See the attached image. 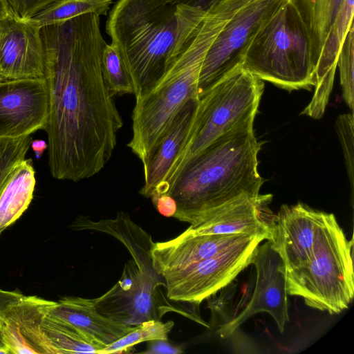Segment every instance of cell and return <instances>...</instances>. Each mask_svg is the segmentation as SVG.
I'll return each instance as SVG.
<instances>
[{
	"label": "cell",
	"instance_id": "1",
	"mask_svg": "<svg viewBox=\"0 0 354 354\" xmlns=\"http://www.w3.org/2000/svg\"><path fill=\"white\" fill-rule=\"evenodd\" d=\"M48 89L51 176L73 182L98 174L111 158L123 121L102 71L100 16L84 14L41 28Z\"/></svg>",
	"mask_w": 354,
	"mask_h": 354
},
{
	"label": "cell",
	"instance_id": "2",
	"mask_svg": "<svg viewBox=\"0 0 354 354\" xmlns=\"http://www.w3.org/2000/svg\"><path fill=\"white\" fill-rule=\"evenodd\" d=\"M224 0H118L106 31L131 75L136 98L162 77L207 13Z\"/></svg>",
	"mask_w": 354,
	"mask_h": 354
},
{
	"label": "cell",
	"instance_id": "3",
	"mask_svg": "<svg viewBox=\"0 0 354 354\" xmlns=\"http://www.w3.org/2000/svg\"><path fill=\"white\" fill-rule=\"evenodd\" d=\"M254 118L217 138L184 167L162 194L175 203L173 217L192 225L231 201L260 194L265 180L258 171L261 144L254 135Z\"/></svg>",
	"mask_w": 354,
	"mask_h": 354
},
{
	"label": "cell",
	"instance_id": "4",
	"mask_svg": "<svg viewBox=\"0 0 354 354\" xmlns=\"http://www.w3.org/2000/svg\"><path fill=\"white\" fill-rule=\"evenodd\" d=\"M243 5L224 0L211 10L185 44L165 74L147 93L136 98L132 138L127 146L144 167L185 103L199 97L198 82L205 55L216 35Z\"/></svg>",
	"mask_w": 354,
	"mask_h": 354
},
{
	"label": "cell",
	"instance_id": "5",
	"mask_svg": "<svg viewBox=\"0 0 354 354\" xmlns=\"http://www.w3.org/2000/svg\"><path fill=\"white\" fill-rule=\"evenodd\" d=\"M263 90V81L242 63L200 95L184 145L153 194H166L192 158L243 121L255 118Z\"/></svg>",
	"mask_w": 354,
	"mask_h": 354
},
{
	"label": "cell",
	"instance_id": "6",
	"mask_svg": "<svg viewBox=\"0 0 354 354\" xmlns=\"http://www.w3.org/2000/svg\"><path fill=\"white\" fill-rule=\"evenodd\" d=\"M243 65L261 80L289 91L314 87L315 65L309 32L289 0L254 35Z\"/></svg>",
	"mask_w": 354,
	"mask_h": 354
},
{
	"label": "cell",
	"instance_id": "7",
	"mask_svg": "<svg viewBox=\"0 0 354 354\" xmlns=\"http://www.w3.org/2000/svg\"><path fill=\"white\" fill-rule=\"evenodd\" d=\"M352 246L333 216L308 261L286 270L288 295L330 315L348 308L354 295Z\"/></svg>",
	"mask_w": 354,
	"mask_h": 354
},
{
	"label": "cell",
	"instance_id": "8",
	"mask_svg": "<svg viewBox=\"0 0 354 354\" xmlns=\"http://www.w3.org/2000/svg\"><path fill=\"white\" fill-rule=\"evenodd\" d=\"M132 258L126 263L118 283L95 299L98 312L131 326L160 320L169 311L189 317L187 313L172 306L159 290L160 286L166 288V284L154 270L151 259L143 255Z\"/></svg>",
	"mask_w": 354,
	"mask_h": 354
},
{
	"label": "cell",
	"instance_id": "9",
	"mask_svg": "<svg viewBox=\"0 0 354 354\" xmlns=\"http://www.w3.org/2000/svg\"><path fill=\"white\" fill-rule=\"evenodd\" d=\"M263 240L264 236H251L210 258L163 274L167 299L200 304L250 265L254 249Z\"/></svg>",
	"mask_w": 354,
	"mask_h": 354
},
{
	"label": "cell",
	"instance_id": "10",
	"mask_svg": "<svg viewBox=\"0 0 354 354\" xmlns=\"http://www.w3.org/2000/svg\"><path fill=\"white\" fill-rule=\"evenodd\" d=\"M286 0H249L216 35L203 60L198 82V97L237 66L252 39Z\"/></svg>",
	"mask_w": 354,
	"mask_h": 354
},
{
	"label": "cell",
	"instance_id": "11",
	"mask_svg": "<svg viewBox=\"0 0 354 354\" xmlns=\"http://www.w3.org/2000/svg\"><path fill=\"white\" fill-rule=\"evenodd\" d=\"M250 264L256 268L253 295L245 308L218 330L222 337L230 336L247 319L259 313H268L281 333L289 322L286 266L270 241L259 244L253 252Z\"/></svg>",
	"mask_w": 354,
	"mask_h": 354
},
{
	"label": "cell",
	"instance_id": "12",
	"mask_svg": "<svg viewBox=\"0 0 354 354\" xmlns=\"http://www.w3.org/2000/svg\"><path fill=\"white\" fill-rule=\"evenodd\" d=\"M49 97L45 79L0 82V140L45 130Z\"/></svg>",
	"mask_w": 354,
	"mask_h": 354
},
{
	"label": "cell",
	"instance_id": "13",
	"mask_svg": "<svg viewBox=\"0 0 354 354\" xmlns=\"http://www.w3.org/2000/svg\"><path fill=\"white\" fill-rule=\"evenodd\" d=\"M333 216V214L314 209L302 203L281 207L269 241L283 259L286 270L308 261Z\"/></svg>",
	"mask_w": 354,
	"mask_h": 354
},
{
	"label": "cell",
	"instance_id": "14",
	"mask_svg": "<svg viewBox=\"0 0 354 354\" xmlns=\"http://www.w3.org/2000/svg\"><path fill=\"white\" fill-rule=\"evenodd\" d=\"M45 79L41 28L12 13L0 21V82Z\"/></svg>",
	"mask_w": 354,
	"mask_h": 354
},
{
	"label": "cell",
	"instance_id": "15",
	"mask_svg": "<svg viewBox=\"0 0 354 354\" xmlns=\"http://www.w3.org/2000/svg\"><path fill=\"white\" fill-rule=\"evenodd\" d=\"M53 304L23 295L0 310V341L10 354H56L42 327Z\"/></svg>",
	"mask_w": 354,
	"mask_h": 354
},
{
	"label": "cell",
	"instance_id": "16",
	"mask_svg": "<svg viewBox=\"0 0 354 354\" xmlns=\"http://www.w3.org/2000/svg\"><path fill=\"white\" fill-rule=\"evenodd\" d=\"M272 194L243 195L209 212L186 231L193 235L248 234L270 240L276 215L269 208Z\"/></svg>",
	"mask_w": 354,
	"mask_h": 354
},
{
	"label": "cell",
	"instance_id": "17",
	"mask_svg": "<svg viewBox=\"0 0 354 354\" xmlns=\"http://www.w3.org/2000/svg\"><path fill=\"white\" fill-rule=\"evenodd\" d=\"M253 235L257 234L193 235L185 230L173 239L154 243L151 250L152 266L161 277L168 272L210 258Z\"/></svg>",
	"mask_w": 354,
	"mask_h": 354
},
{
	"label": "cell",
	"instance_id": "18",
	"mask_svg": "<svg viewBox=\"0 0 354 354\" xmlns=\"http://www.w3.org/2000/svg\"><path fill=\"white\" fill-rule=\"evenodd\" d=\"M354 0H344L324 40L315 68V91L302 114L320 119L331 93L337 59L342 44L352 24Z\"/></svg>",
	"mask_w": 354,
	"mask_h": 354
},
{
	"label": "cell",
	"instance_id": "19",
	"mask_svg": "<svg viewBox=\"0 0 354 354\" xmlns=\"http://www.w3.org/2000/svg\"><path fill=\"white\" fill-rule=\"evenodd\" d=\"M48 314L77 328L105 347L139 326L101 314L96 308L95 299L65 297L54 301Z\"/></svg>",
	"mask_w": 354,
	"mask_h": 354
},
{
	"label": "cell",
	"instance_id": "20",
	"mask_svg": "<svg viewBox=\"0 0 354 354\" xmlns=\"http://www.w3.org/2000/svg\"><path fill=\"white\" fill-rule=\"evenodd\" d=\"M198 98L190 99L180 109L143 167L145 181L140 190L142 196L150 198L163 183L189 133Z\"/></svg>",
	"mask_w": 354,
	"mask_h": 354
},
{
	"label": "cell",
	"instance_id": "21",
	"mask_svg": "<svg viewBox=\"0 0 354 354\" xmlns=\"http://www.w3.org/2000/svg\"><path fill=\"white\" fill-rule=\"evenodd\" d=\"M35 186L32 159L25 158L16 167L0 194V234L28 207Z\"/></svg>",
	"mask_w": 354,
	"mask_h": 354
},
{
	"label": "cell",
	"instance_id": "22",
	"mask_svg": "<svg viewBox=\"0 0 354 354\" xmlns=\"http://www.w3.org/2000/svg\"><path fill=\"white\" fill-rule=\"evenodd\" d=\"M306 25L310 38L315 68L328 31L344 0H289Z\"/></svg>",
	"mask_w": 354,
	"mask_h": 354
},
{
	"label": "cell",
	"instance_id": "23",
	"mask_svg": "<svg viewBox=\"0 0 354 354\" xmlns=\"http://www.w3.org/2000/svg\"><path fill=\"white\" fill-rule=\"evenodd\" d=\"M42 327L56 354H99L105 347L77 328L48 314L43 320Z\"/></svg>",
	"mask_w": 354,
	"mask_h": 354
},
{
	"label": "cell",
	"instance_id": "24",
	"mask_svg": "<svg viewBox=\"0 0 354 354\" xmlns=\"http://www.w3.org/2000/svg\"><path fill=\"white\" fill-rule=\"evenodd\" d=\"M112 3L113 0H57L28 20L41 28L87 13L106 15Z\"/></svg>",
	"mask_w": 354,
	"mask_h": 354
},
{
	"label": "cell",
	"instance_id": "25",
	"mask_svg": "<svg viewBox=\"0 0 354 354\" xmlns=\"http://www.w3.org/2000/svg\"><path fill=\"white\" fill-rule=\"evenodd\" d=\"M102 71L106 86L113 96L134 94L133 82L126 64L112 44H106L103 48Z\"/></svg>",
	"mask_w": 354,
	"mask_h": 354
},
{
	"label": "cell",
	"instance_id": "26",
	"mask_svg": "<svg viewBox=\"0 0 354 354\" xmlns=\"http://www.w3.org/2000/svg\"><path fill=\"white\" fill-rule=\"evenodd\" d=\"M174 324L172 321L144 322L136 330L104 347L99 354L121 353L126 352L134 345L145 341L167 340L168 334Z\"/></svg>",
	"mask_w": 354,
	"mask_h": 354
},
{
	"label": "cell",
	"instance_id": "27",
	"mask_svg": "<svg viewBox=\"0 0 354 354\" xmlns=\"http://www.w3.org/2000/svg\"><path fill=\"white\" fill-rule=\"evenodd\" d=\"M32 141L31 136L0 140V194L16 167L26 158Z\"/></svg>",
	"mask_w": 354,
	"mask_h": 354
},
{
	"label": "cell",
	"instance_id": "28",
	"mask_svg": "<svg viewBox=\"0 0 354 354\" xmlns=\"http://www.w3.org/2000/svg\"><path fill=\"white\" fill-rule=\"evenodd\" d=\"M337 65L339 70L340 84L342 91V97L353 113L354 91H353V72H354V26L351 24L346 37L341 47Z\"/></svg>",
	"mask_w": 354,
	"mask_h": 354
},
{
	"label": "cell",
	"instance_id": "29",
	"mask_svg": "<svg viewBox=\"0 0 354 354\" xmlns=\"http://www.w3.org/2000/svg\"><path fill=\"white\" fill-rule=\"evenodd\" d=\"M336 131L342 147L345 166L350 183L353 192L354 185V139L353 113L341 114L336 120Z\"/></svg>",
	"mask_w": 354,
	"mask_h": 354
},
{
	"label": "cell",
	"instance_id": "30",
	"mask_svg": "<svg viewBox=\"0 0 354 354\" xmlns=\"http://www.w3.org/2000/svg\"><path fill=\"white\" fill-rule=\"evenodd\" d=\"M57 0H9L12 14L28 20Z\"/></svg>",
	"mask_w": 354,
	"mask_h": 354
},
{
	"label": "cell",
	"instance_id": "31",
	"mask_svg": "<svg viewBox=\"0 0 354 354\" xmlns=\"http://www.w3.org/2000/svg\"><path fill=\"white\" fill-rule=\"evenodd\" d=\"M149 351H146L147 353H179L182 351L179 348H174L167 343V340H154Z\"/></svg>",
	"mask_w": 354,
	"mask_h": 354
},
{
	"label": "cell",
	"instance_id": "32",
	"mask_svg": "<svg viewBox=\"0 0 354 354\" xmlns=\"http://www.w3.org/2000/svg\"><path fill=\"white\" fill-rule=\"evenodd\" d=\"M23 295L22 293L17 291H9L0 288V310Z\"/></svg>",
	"mask_w": 354,
	"mask_h": 354
},
{
	"label": "cell",
	"instance_id": "33",
	"mask_svg": "<svg viewBox=\"0 0 354 354\" xmlns=\"http://www.w3.org/2000/svg\"><path fill=\"white\" fill-rule=\"evenodd\" d=\"M30 147L37 158H39L48 148L47 142L42 140H32Z\"/></svg>",
	"mask_w": 354,
	"mask_h": 354
},
{
	"label": "cell",
	"instance_id": "34",
	"mask_svg": "<svg viewBox=\"0 0 354 354\" xmlns=\"http://www.w3.org/2000/svg\"><path fill=\"white\" fill-rule=\"evenodd\" d=\"M11 13L9 0H0V21Z\"/></svg>",
	"mask_w": 354,
	"mask_h": 354
},
{
	"label": "cell",
	"instance_id": "35",
	"mask_svg": "<svg viewBox=\"0 0 354 354\" xmlns=\"http://www.w3.org/2000/svg\"><path fill=\"white\" fill-rule=\"evenodd\" d=\"M0 354H10L7 347L0 341Z\"/></svg>",
	"mask_w": 354,
	"mask_h": 354
}]
</instances>
